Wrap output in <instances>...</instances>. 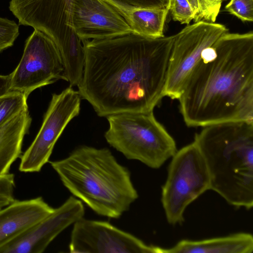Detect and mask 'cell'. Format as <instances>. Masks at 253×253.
Wrapping results in <instances>:
<instances>
[{"label":"cell","mask_w":253,"mask_h":253,"mask_svg":"<svg viewBox=\"0 0 253 253\" xmlns=\"http://www.w3.org/2000/svg\"><path fill=\"white\" fill-rule=\"evenodd\" d=\"M174 35L150 38L133 33L82 41L84 72L78 86L82 99L100 117L147 113L164 97Z\"/></svg>","instance_id":"1"},{"label":"cell","mask_w":253,"mask_h":253,"mask_svg":"<svg viewBox=\"0 0 253 253\" xmlns=\"http://www.w3.org/2000/svg\"><path fill=\"white\" fill-rule=\"evenodd\" d=\"M189 127L253 122V33L222 35L203 52L178 99Z\"/></svg>","instance_id":"2"},{"label":"cell","mask_w":253,"mask_h":253,"mask_svg":"<svg viewBox=\"0 0 253 253\" xmlns=\"http://www.w3.org/2000/svg\"><path fill=\"white\" fill-rule=\"evenodd\" d=\"M49 162L69 192L99 215L118 218L138 197L129 170L106 148L81 146Z\"/></svg>","instance_id":"3"},{"label":"cell","mask_w":253,"mask_h":253,"mask_svg":"<svg viewBox=\"0 0 253 253\" xmlns=\"http://www.w3.org/2000/svg\"><path fill=\"white\" fill-rule=\"evenodd\" d=\"M194 141L209 172L211 190L236 208L253 207V122L204 126Z\"/></svg>","instance_id":"4"},{"label":"cell","mask_w":253,"mask_h":253,"mask_svg":"<svg viewBox=\"0 0 253 253\" xmlns=\"http://www.w3.org/2000/svg\"><path fill=\"white\" fill-rule=\"evenodd\" d=\"M106 118V141L127 159L158 169L177 151L174 139L157 120L153 111L118 114Z\"/></svg>","instance_id":"5"},{"label":"cell","mask_w":253,"mask_h":253,"mask_svg":"<svg viewBox=\"0 0 253 253\" xmlns=\"http://www.w3.org/2000/svg\"><path fill=\"white\" fill-rule=\"evenodd\" d=\"M211 190V179L204 158L193 141L171 157L162 187L161 202L168 222L181 225L187 207Z\"/></svg>","instance_id":"6"},{"label":"cell","mask_w":253,"mask_h":253,"mask_svg":"<svg viewBox=\"0 0 253 253\" xmlns=\"http://www.w3.org/2000/svg\"><path fill=\"white\" fill-rule=\"evenodd\" d=\"M228 32L221 24L199 21L187 25L174 35L166 77L164 96L178 99L187 80L204 51Z\"/></svg>","instance_id":"7"},{"label":"cell","mask_w":253,"mask_h":253,"mask_svg":"<svg viewBox=\"0 0 253 253\" xmlns=\"http://www.w3.org/2000/svg\"><path fill=\"white\" fill-rule=\"evenodd\" d=\"M62 57L54 42L37 30L27 39L20 62L10 75V90L29 95L34 90L66 81Z\"/></svg>","instance_id":"8"},{"label":"cell","mask_w":253,"mask_h":253,"mask_svg":"<svg viewBox=\"0 0 253 253\" xmlns=\"http://www.w3.org/2000/svg\"><path fill=\"white\" fill-rule=\"evenodd\" d=\"M82 99L79 91L70 86L60 93L52 94L37 135L21 156L20 171L39 172L49 162L57 140L71 120L79 115Z\"/></svg>","instance_id":"9"},{"label":"cell","mask_w":253,"mask_h":253,"mask_svg":"<svg viewBox=\"0 0 253 253\" xmlns=\"http://www.w3.org/2000/svg\"><path fill=\"white\" fill-rule=\"evenodd\" d=\"M74 0H10L9 9L20 25L30 26L50 37L62 57L67 54Z\"/></svg>","instance_id":"10"},{"label":"cell","mask_w":253,"mask_h":253,"mask_svg":"<svg viewBox=\"0 0 253 253\" xmlns=\"http://www.w3.org/2000/svg\"><path fill=\"white\" fill-rule=\"evenodd\" d=\"M158 248L109 222L84 217L74 223L69 246L72 253H158Z\"/></svg>","instance_id":"11"},{"label":"cell","mask_w":253,"mask_h":253,"mask_svg":"<svg viewBox=\"0 0 253 253\" xmlns=\"http://www.w3.org/2000/svg\"><path fill=\"white\" fill-rule=\"evenodd\" d=\"M73 29L82 41L99 40L132 33L119 9L106 0H74Z\"/></svg>","instance_id":"12"},{"label":"cell","mask_w":253,"mask_h":253,"mask_svg":"<svg viewBox=\"0 0 253 253\" xmlns=\"http://www.w3.org/2000/svg\"><path fill=\"white\" fill-rule=\"evenodd\" d=\"M83 202L73 196L0 249V253H41L64 230L84 217Z\"/></svg>","instance_id":"13"},{"label":"cell","mask_w":253,"mask_h":253,"mask_svg":"<svg viewBox=\"0 0 253 253\" xmlns=\"http://www.w3.org/2000/svg\"><path fill=\"white\" fill-rule=\"evenodd\" d=\"M54 210L41 197L23 201L15 200L0 209V249L49 215Z\"/></svg>","instance_id":"14"},{"label":"cell","mask_w":253,"mask_h":253,"mask_svg":"<svg viewBox=\"0 0 253 253\" xmlns=\"http://www.w3.org/2000/svg\"><path fill=\"white\" fill-rule=\"evenodd\" d=\"M253 236L240 232L201 240L184 239L169 248L158 247V253H252Z\"/></svg>","instance_id":"15"},{"label":"cell","mask_w":253,"mask_h":253,"mask_svg":"<svg viewBox=\"0 0 253 253\" xmlns=\"http://www.w3.org/2000/svg\"><path fill=\"white\" fill-rule=\"evenodd\" d=\"M31 121L28 109L13 116L0 127V176L9 173L12 164L21 157L23 139Z\"/></svg>","instance_id":"16"},{"label":"cell","mask_w":253,"mask_h":253,"mask_svg":"<svg viewBox=\"0 0 253 253\" xmlns=\"http://www.w3.org/2000/svg\"><path fill=\"white\" fill-rule=\"evenodd\" d=\"M116 7L128 22L132 33L150 38L164 37V27L169 10L141 9L126 10Z\"/></svg>","instance_id":"17"},{"label":"cell","mask_w":253,"mask_h":253,"mask_svg":"<svg viewBox=\"0 0 253 253\" xmlns=\"http://www.w3.org/2000/svg\"><path fill=\"white\" fill-rule=\"evenodd\" d=\"M27 98L25 94L12 90L0 96V127L13 116L28 109Z\"/></svg>","instance_id":"18"},{"label":"cell","mask_w":253,"mask_h":253,"mask_svg":"<svg viewBox=\"0 0 253 253\" xmlns=\"http://www.w3.org/2000/svg\"><path fill=\"white\" fill-rule=\"evenodd\" d=\"M114 5L126 10L136 9H167L169 0H106Z\"/></svg>","instance_id":"19"},{"label":"cell","mask_w":253,"mask_h":253,"mask_svg":"<svg viewBox=\"0 0 253 253\" xmlns=\"http://www.w3.org/2000/svg\"><path fill=\"white\" fill-rule=\"evenodd\" d=\"M194 13L195 22L205 21L214 22L221 7L213 5L206 0H187Z\"/></svg>","instance_id":"20"},{"label":"cell","mask_w":253,"mask_h":253,"mask_svg":"<svg viewBox=\"0 0 253 253\" xmlns=\"http://www.w3.org/2000/svg\"><path fill=\"white\" fill-rule=\"evenodd\" d=\"M19 35V25L13 20L0 17V52L12 46Z\"/></svg>","instance_id":"21"},{"label":"cell","mask_w":253,"mask_h":253,"mask_svg":"<svg viewBox=\"0 0 253 253\" xmlns=\"http://www.w3.org/2000/svg\"><path fill=\"white\" fill-rule=\"evenodd\" d=\"M225 9L244 22L253 20V0H230Z\"/></svg>","instance_id":"22"},{"label":"cell","mask_w":253,"mask_h":253,"mask_svg":"<svg viewBox=\"0 0 253 253\" xmlns=\"http://www.w3.org/2000/svg\"><path fill=\"white\" fill-rule=\"evenodd\" d=\"M169 10L174 21L188 25L194 13L187 0H169Z\"/></svg>","instance_id":"23"},{"label":"cell","mask_w":253,"mask_h":253,"mask_svg":"<svg viewBox=\"0 0 253 253\" xmlns=\"http://www.w3.org/2000/svg\"><path fill=\"white\" fill-rule=\"evenodd\" d=\"M14 175L10 173L0 176V209L7 206L15 200L14 196Z\"/></svg>","instance_id":"24"},{"label":"cell","mask_w":253,"mask_h":253,"mask_svg":"<svg viewBox=\"0 0 253 253\" xmlns=\"http://www.w3.org/2000/svg\"><path fill=\"white\" fill-rule=\"evenodd\" d=\"M10 91V75L0 74V96Z\"/></svg>","instance_id":"25"},{"label":"cell","mask_w":253,"mask_h":253,"mask_svg":"<svg viewBox=\"0 0 253 253\" xmlns=\"http://www.w3.org/2000/svg\"><path fill=\"white\" fill-rule=\"evenodd\" d=\"M207 0L208 2H209L210 3L212 4L213 5L221 7L222 2L225 0Z\"/></svg>","instance_id":"26"}]
</instances>
